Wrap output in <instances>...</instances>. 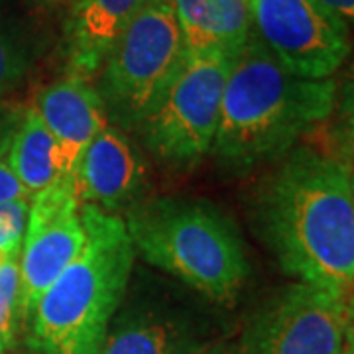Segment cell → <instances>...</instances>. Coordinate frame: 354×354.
Here are the masks:
<instances>
[{
  "label": "cell",
  "instance_id": "6da1fadb",
  "mask_svg": "<svg viewBox=\"0 0 354 354\" xmlns=\"http://www.w3.org/2000/svg\"><path fill=\"white\" fill-rule=\"evenodd\" d=\"M256 227L279 268L333 291L354 286V191L333 153L293 148L256 197Z\"/></svg>",
  "mask_w": 354,
  "mask_h": 354
},
{
  "label": "cell",
  "instance_id": "7a4b0ae2",
  "mask_svg": "<svg viewBox=\"0 0 354 354\" xmlns=\"http://www.w3.org/2000/svg\"><path fill=\"white\" fill-rule=\"evenodd\" d=\"M337 81L288 71L254 36L228 69L211 153L230 174L278 162L335 113Z\"/></svg>",
  "mask_w": 354,
  "mask_h": 354
},
{
  "label": "cell",
  "instance_id": "3957f363",
  "mask_svg": "<svg viewBox=\"0 0 354 354\" xmlns=\"http://www.w3.org/2000/svg\"><path fill=\"white\" fill-rule=\"evenodd\" d=\"M81 218L83 248L24 321L36 354H99L127 297L136 252L124 218L85 205Z\"/></svg>",
  "mask_w": 354,
  "mask_h": 354
},
{
  "label": "cell",
  "instance_id": "277c9868",
  "mask_svg": "<svg viewBox=\"0 0 354 354\" xmlns=\"http://www.w3.org/2000/svg\"><path fill=\"white\" fill-rule=\"evenodd\" d=\"M134 252L191 290L230 304L250 274L239 228L215 205L158 197L132 205L124 216Z\"/></svg>",
  "mask_w": 354,
  "mask_h": 354
},
{
  "label": "cell",
  "instance_id": "5b68a950",
  "mask_svg": "<svg viewBox=\"0 0 354 354\" xmlns=\"http://www.w3.org/2000/svg\"><path fill=\"white\" fill-rule=\"evenodd\" d=\"M171 0H148L106 53L95 88L109 124L136 132L183 59Z\"/></svg>",
  "mask_w": 354,
  "mask_h": 354
},
{
  "label": "cell",
  "instance_id": "8992f818",
  "mask_svg": "<svg viewBox=\"0 0 354 354\" xmlns=\"http://www.w3.org/2000/svg\"><path fill=\"white\" fill-rule=\"evenodd\" d=\"M232 59L183 53L174 77L134 132L160 164L187 169L211 153Z\"/></svg>",
  "mask_w": 354,
  "mask_h": 354
},
{
  "label": "cell",
  "instance_id": "52a82bcc",
  "mask_svg": "<svg viewBox=\"0 0 354 354\" xmlns=\"http://www.w3.org/2000/svg\"><path fill=\"white\" fill-rule=\"evenodd\" d=\"M252 32L288 71L333 79L353 53L351 26L319 0H248Z\"/></svg>",
  "mask_w": 354,
  "mask_h": 354
},
{
  "label": "cell",
  "instance_id": "ba28073f",
  "mask_svg": "<svg viewBox=\"0 0 354 354\" xmlns=\"http://www.w3.org/2000/svg\"><path fill=\"white\" fill-rule=\"evenodd\" d=\"M346 321L342 291L295 281L252 317L241 354H342Z\"/></svg>",
  "mask_w": 354,
  "mask_h": 354
},
{
  "label": "cell",
  "instance_id": "9c48e42d",
  "mask_svg": "<svg viewBox=\"0 0 354 354\" xmlns=\"http://www.w3.org/2000/svg\"><path fill=\"white\" fill-rule=\"evenodd\" d=\"M85 244L81 203L73 177H57L30 203L20 250V305L22 321L41 293L62 276Z\"/></svg>",
  "mask_w": 354,
  "mask_h": 354
},
{
  "label": "cell",
  "instance_id": "30bf717a",
  "mask_svg": "<svg viewBox=\"0 0 354 354\" xmlns=\"http://www.w3.org/2000/svg\"><path fill=\"white\" fill-rule=\"evenodd\" d=\"M73 181L81 205L116 215L142 201L146 164L127 132L109 124L88 144L77 164Z\"/></svg>",
  "mask_w": 354,
  "mask_h": 354
},
{
  "label": "cell",
  "instance_id": "8fae6325",
  "mask_svg": "<svg viewBox=\"0 0 354 354\" xmlns=\"http://www.w3.org/2000/svg\"><path fill=\"white\" fill-rule=\"evenodd\" d=\"M59 146L62 176L73 177L88 144L109 127L93 81L67 75L41 88L34 106Z\"/></svg>",
  "mask_w": 354,
  "mask_h": 354
},
{
  "label": "cell",
  "instance_id": "7c38bea8",
  "mask_svg": "<svg viewBox=\"0 0 354 354\" xmlns=\"http://www.w3.org/2000/svg\"><path fill=\"white\" fill-rule=\"evenodd\" d=\"M148 0H73L64 32L67 75L93 81L106 53Z\"/></svg>",
  "mask_w": 354,
  "mask_h": 354
},
{
  "label": "cell",
  "instance_id": "4fadbf2b",
  "mask_svg": "<svg viewBox=\"0 0 354 354\" xmlns=\"http://www.w3.org/2000/svg\"><path fill=\"white\" fill-rule=\"evenodd\" d=\"M207 341L193 319L167 307H128L111 323L99 354H191Z\"/></svg>",
  "mask_w": 354,
  "mask_h": 354
},
{
  "label": "cell",
  "instance_id": "5bb4252c",
  "mask_svg": "<svg viewBox=\"0 0 354 354\" xmlns=\"http://www.w3.org/2000/svg\"><path fill=\"white\" fill-rule=\"evenodd\" d=\"M171 2L185 53L236 57L252 36V14L248 0Z\"/></svg>",
  "mask_w": 354,
  "mask_h": 354
},
{
  "label": "cell",
  "instance_id": "9a60e30c",
  "mask_svg": "<svg viewBox=\"0 0 354 354\" xmlns=\"http://www.w3.org/2000/svg\"><path fill=\"white\" fill-rule=\"evenodd\" d=\"M10 167L28 197L62 177L59 146L34 106L24 111L18 120L10 144Z\"/></svg>",
  "mask_w": 354,
  "mask_h": 354
},
{
  "label": "cell",
  "instance_id": "2e32d148",
  "mask_svg": "<svg viewBox=\"0 0 354 354\" xmlns=\"http://www.w3.org/2000/svg\"><path fill=\"white\" fill-rule=\"evenodd\" d=\"M20 321V252H12L0 264V354L14 346Z\"/></svg>",
  "mask_w": 354,
  "mask_h": 354
},
{
  "label": "cell",
  "instance_id": "e0dca14e",
  "mask_svg": "<svg viewBox=\"0 0 354 354\" xmlns=\"http://www.w3.org/2000/svg\"><path fill=\"white\" fill-rule=\"evenodd\" d=\"M30 67V55L22 39L0 20V99L20 85Z\"/></svg>",
  "mask_w": 354,
  "mask_h": 354
},
{
  "label": "cell",
  "instance_id": "ac0fdd59",
  "mask_svg": "<svg viewBox=\"0 0 354 354\" xmlns=\"http://www.w3.org/2000/svg\"><path fill=\"white\" fill-rule=\"evenodd\" d=\"M30 199L0 203V250L20 252L28 225Z\"/></svg>",
  "mask_w": 354,
  "mask_h": 354
},
{
  "label": "cell",
  "instance_id": "d6986e66",
  "mask_svg": "<svg viewBox=\"0 0 354 354\" xmlns=\"http://www.w3.org/2000/svg\"><path fill=\"white\" fill-rule=\"evenodd\" d=\"M16 127L18 122L14 118L0 120V203L30 199L10 167V144H12Z\"/></svg>",
  "mask_w": 354,
  "mask_h": 354
},
{
  "label": "cell",
  "instance_id": "ffe728a7",
  "mask_svg": "<svg viewBox=\"0 0 354 354\" xmlns=\"http://www.w3.org/2000/svg\"><path fill=\"white\" fill-rule=\"evenodd\" d=\"M333 156L354 169V118H339L330 130Z\"/></svg>",
  "mask_w": 354,
  "mask_h": 354
},
{
  "label": "cell",
  "instance_id": "44dd1931",
  "mask_svg": "<svg viewBox=\"0 0 354 354\" xmlns=\"http://www.w3.org/2000/svg\"><path fill=\"white\" fill-rule=\"evenodd\" d=\"M339 118H354V62L342 77V83H337V104Z\"/></svg>",
  "mask_w": 354,
  "mask_h": 354
},
{
  "label": "cell",
  "instance_id": "7402d4cb",
  "mask_svg": "<svg viewBox=\"0 0 354 354\" xmlns=\"http://www.w3.org/2000/svg\"><path fill=\"white\" fill-rule=\"evenodd\" d=\"M323 6H327L330 12L342 18L346 24H354V0H319Z\"/></svg>",
  "mask_w": 354,
  "mask_h": 354
},
{
  "label": "cell",
  "instance_id": "603a6c76",
  "mask_svg": "<svg viewBox=\"0 0 354 354\" xmlns=\"http://www.w3.org/2000/svg\"><path fill=\"white\" fill-rule=\"evenodd\" d=\"M344 299H346V344L344 348L354 353V286L351 290L344 291Z\"/></svg>",
  "mask_w": 354,
  "mask_h": 354
},
{
  "label": "cell",
  "instance_id": "cb8c5ba5",
  "mask_svg": "<svg viewBox=\"0 0 354 354\" xmlns=\"http://www.w3.org/2000/svg\"><path fill=\"white\" fill-rule=\"evenodd\" d=\"M191 354H239L234 353L228 344L225 342H207V344H203L201 348H197L195 353Z\"/></svg>",
  "mask_w": 354,
  "mask_h": 354
},
{
  "label": "cell",
  "instance_id": "d4e9b609",
  "mask_svg": "<svg viewBox=\"0 0 354 354\" xmlns=\"http://www.w3.org/2000/svg\"><path fill=\"white\" fill-rule=\"evenodd\" d=\"M351 169V167H348ZM351 181H353V191H354V169H351Z\"/></svg>",
  "mask_w": 354,
  "mask_h": 354
},
{
  "label": "cell",
  "instance_id": "484cf974",
  "mask_svg": "<svg viewBox=\"0 0 354 354\" xmlns=\"http://www.w3.org/2000/svg\"><path fill=\"white\" fill-rule=\"evenodd\" d=\"M342 354H354L353 351H348V348H344V351H342Z\"/></svg>",
  "mask_w": 354,
  "mask_h": 354
},
{
  "label": "cell",
  "instance_id": "4316f807",
  "mask_svg": "<svg viewBox=\"0 0 354 354\" xmlns=\"http://www.w3.org/2000/svg\"><path fill=\"white\" fill-rule=\"evenodd\" d=\"M48 2H62V0H48Z\"/></svg>",
  "mask_w": 354,
  "mask_h": 354
}]
</instances>
